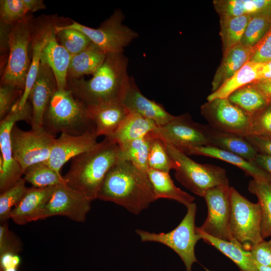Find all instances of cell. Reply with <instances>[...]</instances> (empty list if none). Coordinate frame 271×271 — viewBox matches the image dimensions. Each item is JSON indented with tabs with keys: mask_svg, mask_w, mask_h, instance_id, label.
<instances>
[{
	"mask_svg": "<svg viewBox=\"0 0 271 271\" xmlns=\"http://www.w3.org/2000/svg\"><path fill=\"white\" fill-rule=\"evenodd\" d=\"M24 0H1L0 17L3 23L12 26L27 16Z\"/></svg>",
	"mask_w": 271,
	"mask_h": 271,
	"instance_id": "60d3db41",
	"label": "cell"
},
{
	"mask_svg": "<svg viewBox=\"0 0 271 271\" xmlns=\"http://www.w3.org/2000/svg\"><path fill=\"white\" fill-rule=\"evenodd\" d=\"M248 190L258 198L262 217L261 235L264 239L271 236V183L264 178L253 179Z\"/></svg>",
	"mask_w": 271,
	"mask_h": 271,
	"instance_id": "d6a6232c",
	"label": "cell"
},
{
	"mask_svg": "<svg viewBox=\"0 0 271 271\" xmlns=\"http://www.w3.org/2000/svg\"><path fill=\"white\" fill-rule=\"evenodd\" d=\"M97 137L93 132L79 136L61 133L60 137L55 139L47 162L60 173L62 167L69 160L93 148L97 144Z\"/></svg>",
	"mask_w": 271,
	"mask_h": 271,
	"instance_id": "ac0fdd59",
	"label": "cell"
},
{
	"mask_svg": "<svg viewBox=\"0 0 271 271\" xmlns=\"http://www.w3.org/2000/svg\"><path fill=\"white\" fill-rule=\"evenodd\" d=\"M3 271H18V270L17 268H9V269H5Z\"/></svg>",
	"mask_w": 271,
	"mask_h": 271,
	"instance_id": "11a10c76",
	"label": "cell"
},
{
	"mask_svg": "<svg viewBox=\"0 0 271 271\" xmlns=\"http://www.w3.org/2000/svg\"><path fill=\"white\" fill-rule=\"evenodd\" d=\"M252 84L271 101V79L257 80Z\"/></svg>",
	"mask_w": 271,
	"mask_h": 271,
	"instance_id": "f907efd6",
	"label": "cell"
},
{
	"mask_svg": "<svg viewBox=\"0 0 271 271\" xmlns=\"http://www.w3.org/2000/svg\"><path fill=\"white\" fill-rule=\"evenodd\" d=\"M258 154L271 156V137L249 134L245 137Z\"/></svg>",
	"mask_w": 271,
	"mask_h": 271,
	"instance_id": "7dc6e473",
	"label": "cell"
},
{
	"mask_svg": "<svg viewBox=\"0 0 271 271\" xmlns=\"http://www.w3.org/2000/svg\"><path fill=\"white\" fill-rule=\"evenodd\" d=\"M187 208V212L184 218L170 232L156 233L137 229L136 232L143 242H158L172 249L181 258L186 271H192L193 264L197 262L195 247L202 237L197 232L195 224L196 204L193 203Z\"/></svg>",
	"mask_w": 271,
	"mask_h": 271,
	"instance_id": "52a82bcc",
	"label": "cell"
},
{
	"mask_svg": "<svg viewBox=\"0 0 271 271\" xmlns=\"http://www.w3.org/2000/svg\"><path fill=\"white\" fill-rule=\"evenodd\" d=\"M33 19L27 16L11 26L8 37L10 53L1 85H10L24 92L31 65L29 51Z\"/></svg>",
	"mask_w": 271,
	"mask_h": 271,
	"instance_id": "8992f818",
	"label": "cell"
},
{
	"mask_svg": "<svg viewBox=\"0 0 271 271\" xmlns=\"http://www.w3.org/2000/svg\"><path fill=\"white\" fill-rule=\"evenodd\" d=\"M187 155H199L219 159L243 170L245 173L253 179L264 178L271 183V176L260 169L253 162L236 154L211 146H202L190 148L183 151Z\"/></svg>",
	"mask_w": 271,
	"mask_h": 271,
	"instance_id": "d4e9b609",
	"label": "cell"
},
{
	"mask_svg": "<svg viewBox=\"0 0 271 271\" xmlns=\"http://www.w3.org/2000/svg\"><path fill=\"white\" fill-rule=\"evenodd\" d=\"M205 269H206V271H213V270H209V269H207V268H206Z\"/></svg>",
	"mask_w": 271,
	"mask_h": 271,
	"instance_id": "9f6ffc18",
	"label": "cell"
},
{
	"mask_svg": "<svg viewBox=\"0 0 271 271\" xmlns=\"http://www.w3.org/2000/svg\"><path fill=\"white\" fill-rule=\"evenodd\" d=\"M229 185H221L208 190L203 196L207 206V216L198 231L219 239L233 240L230 230L231 200Z\"/></svg>",
	"mask_w": 271,
	"mask_h": 271,
	"instance_id": "7c38bea8",
	"label": "cell"
},
{
	"mask_svg": "<svg viewBox=\"0 0 271 271\" xmlns=\"http://www.w3.org/2000/svg\"><path fill=\"white\" fill-rule=\"evenodd\" d=\"M72 56L58 42L56 30L46 43L41 61L47 64L53 72L58 88L67 87V75Z\"/></svg>",
	"mask_w": 271,
	"mask_h": 271,
	"instance_id": "7402d4cb",
	"label": "cell"
},
{
	"mask_svg": "<svg viewBox=\"0 0 271 271\" xmlns=\"http://www.w3.org/2000/svg\"><path fill=\"white\" fill-rule=\"evenodd\" d=\"M127 64L123 53L107 54L90 79H67L66 88L85 107L114 101L121 102L130 82Z\"/></svg>",
	"mask_w": 271,
	"mask_h": 271,
	"instance_id": "7a4b0ae2",
	"label": "cell"
},
{
	"mask_svg": "<svg viewBox=\"0 0 271 271\" xmlns=\"http://www.w3.org/2000/svg\"><path fill=\"white\" fill-rule=\"evenodd\" d=\"M155 131L165 142L181 151L209 145L206 125L195 122L190 114L174 116Z\"/></svg>",
	"mask_w": 271,
	"mask_h": 271,
	"instance_id": "5bb4252c",
	"label": "cell"
},
{
	"mask_svg": "<svg viewBox=\"0 0 271 271\" xmlns=\"http://www.w3.org/2000/svg\"><path fill=\"white\" fill-rule=\"evenodd\" d=\"M200 111L209 125L215 129L243 137L249 134L251 116L228 98L208 101L201 106Z\"/></svg>",
	"mask_w": 271,
	"mask_h": 271,
	"instance_id": "4fadbf2b",
	"label": "cell"
},
{
	"mask_svg": "<svg viewBox=\"0 0 271 271\" xmlns=\"http://www.w3.org/2000/svg\"><path fill=\"white\" fill-rule=\"evenodd\" d=\"M92 201L66 183L54 186L53 193L42 214L41 219L60 215L83 222L91 208Z\"/></svg>",
	"mask_w": 271,
	"mask_h": 271,
	"instance_id": "9a60e30c",
	"label": "cell"
},
{
	"mask_svg": "<svg viewBox=\"0 0 271 271\" xmlns=\"http://www.w3.org/2000/svg\"><path fill=\"white\" fill-rule=\"evenodd\" d=\"M23 91L10 85L0 87V119H3L11 111L14 104L21 99Z\"/></svg>",
	"mask_w": 271,
	"mask_h": 271,
	"instance_id": "7bdbcfd3",
	"label": "cell"
},
{
	"mask_svg": "<svg viewBox=\"0 0 271 271\" xmlns=\"http://www.w3.org/2000/svg\"><path fill=\"white\" fill-rule=\"evenodd\" d=\"M42 127L55 137L59 133L73 136L95 133L86 107L67 88H58L54 93L44 114Z\"/></svg>",
	"mask_w": 271,
	"mask_h": 271,
	"instance_id": "277c9868",
	"label": "cell"
},
{
	"mask_svg": "<svg viewBox=\"0 0 271 271\" xmlns=\"http://www.w3.org/2000/svg\"><path fill=\"white\" fill-rule=\"evenodd\" d=\"M227 98L250 116L257 113L270 103V101L252 83L238 89Z\"/></svg>",
	"mask_w": 271,
	"mask_h": 271,
	"instance_id": "1f68e13d",
	"label": "cell"
},
{
	"mask_svg": "<svg viewBox=\"0 0 271 271\" xmlns=\"http://www.w3.org/2000/svg\"><path fill=\"white\" fill-rule=\"evenodd\" d=\"M231 213L230 230L233 240L250 251L263 240L261 235V211L258 202L252 203L230 187Z\"/></svg>",
	"mask_w": 271,
	"mask_h": 271,
	"instance_id": "ba28073f",
	"label": "cell"
},
{
	"mask_svg": "<svg viewBox=\"0 0 271 271\" xmlns=\"http://www.w3.org/2000/svg\"><path fill=\"white\" fill-rule=\"evenodd\" d=\"M60 25L56 26V34L59 43L72 56L87 48L91 43L82 32L76 29L64 28Z\"/></svg>",
	"mask_w": 271,
	"mask_h": 271,
	"instance_id": "f35d334b",
	"label": "cell"
},
{
	"mask_svg": "<svg viewBox=\"0 0 271 271\" xmlns=\"http://www.w3.org/2000/svg\"><path fill=\"white\" fill-rule=\"evenodd\" d=\"M249 134L271 137V103L251 116Z\"/></svg>",
	"mask_w": 271,
	"mask_h": 271,
	"instance_id": "b9f144b4",
	"label": "cell"
},
{
	"mask_svg": "<svg viewBox=\"0 0 271 271\" xmlns=\"http://www.w3.org/2000/svg\"><path fill=\"white\" fill-rule=\"evenodd\" d=\"M20 240L11 231L7 222L0 225V255L6 252L18 253L21 250Z\"/></svg>",
	"mask_w": 271,
	"mask_h": 271,
	"instance_id": "ee69618b",
	"label": "cell"
},
{
	"mask_svg": "<svg viewBox=\"0 0 271 271\" xmlns=\"http://www.w3.org/2000/svg\"><path fill=\"white\" fill-rule=\"evenodd\" d=\"M151 132L119 146L120 160L129 161L139 169L147 172Z\"/></svg>",
	"mask_w": 271,
	"mask_h": 271,
	"instance_id": "d590c367",
	"label": "cell"
},
{
	"mask_svg": "<svg viewBox=\"0 0 271 271\" xmlns=\"http://www.w3.org/2000/svg\"><path fill=\"white\" fill-rule=\"evenodd\" d=\"M97 199L114 203L134 214L156 200L147 172L121 160L107 173Z\"/></svg>",
	"mask_w": 271,
	"mask_h": 271,
	"instance_id": "6da1fadb",
	"label": "cell"
},
{
	"mask_svg": "<svg viewBox=\"0 0 271 271\" xmlns=\"http://www.w3.org/2000/svg\"><path fill=\"white\" fill-rule=\"evenodd\" d=\"M121 102L129 112L153 121L158 126L165 125L174 117L163 105L145 97L131 77Z\"/></svg>",
	"mask_w": 271,
	"mask_h": 271,
	"instance_id": "d6986e66",
	"label": "cell"
},
{
	"mask_svg": "<svg viewBox=\"0 0 271 271\" xmlns=\"http://www.w3.org/2000/svg\"><path fill=\"white\" fill-rule=\"evenodd\" d=\"M147 174L152 184L156 200L167 198L188 207L194 203V198L177 187L169 173L149 169Z\"/></svg>",
	"mask_w": 271,
	"mask_h": 271,
	"instance_id": "f1b7e54d",
	"label": "cell"
},
{
	"mask_svg": "<svg viewBox=\"0 0 271 271\" xmlns=\"http://www.w3.org/2000/svg\"><path fill=\"white\" fill-rule=\"evenodd\" d=\"M32 117V107L27 101L22 108L16 104L11 111L0 122V192H3L14 186L23 175V171L13 155L11 131L16 123L20 120L30 123Z\"/></svg>",
	"mask_w": 271,
	"mask_h": 271,
	"instance_id": "30bf717a",
	"label": "cell"
},
{
	"mask_svg": "<svg viewBox=\"0 0 271 271\" xmlns=\"http://www.w3.org/2000/svg\"><path fill=\"white\" fill-rule=\"evenodd\" d=\"M120 154L119 146L104 137L93 148L71 159L70 169L63 176L66 184L93 201L107 173L120 160Z\"/></svg>",
	"mask_w": 271,
	"mask_h": 271,
	"instance_id": "3957f363",
	"label": "cell"
},
{
	"mask_svg": "<svg viewBox=\"0 0 271 271\" xmlns=\"http://www.w3.org/2000/svg\"><path fill=\"white\" fill-rule=\"evenodd\" d=\"M249 251L257 264L271 267V240L263 239Z\"/></svg>",
	"mask_w": 271,
	"mask_h": 271,
	"instance_id": "bcb514c9",
	"label": "cell"
},
{
	"mask_svg": "<svg viewBox=\"0 0 271 271\" xmlns=\"http://www.w3.org/2000/svg\"><path fill=\"white\" fill-rule=\"evenodd\" d=\"M271 28V12L251 16L240 43L254 47L263 38Z\"/></svg>",
	"mask_w": 271,
	"mask_h": 271,
	"instance_id": "74e56055",
	"label": "cell"
},
{
	"mask_svg": "<svg viewBox=\"0 0 271 271\" xmlns=\"http://www.w3.org/2000/svg\"><path fill=\"white\" fill-rule=\"evenodd\" d=\"M22 262L18 253L6 252L0 255V271L9 268L18 269Z\"/></svg>",
	"mask_w": 271,
	"mask_h": 271,
	"instance_id": "c3c4849f",
	"label": "cell"
},
{
	"mask_svg": "<svg viewBox=\"0 0 271 271\" xmlns=\"http://www.w3.org/2000/svg\"><path fill=\"white\" fill-rule=\"evenodd\" d=\"M88 114L95 127L97 137L112 135L126 117L129 111L117 101L86 107Z\"/></svg>",
	"mask_w": 271,
	"mask_h": 271,
	"instance_id": "44dd1931",
	"label": "cell"
},
{
	"mask_svg": "<svg viewBox=\"0 0 271 271\" xmlns=\"http://www.w3.org/2000/svg\"><path fill=\"white\" fill-rule=\"evenodd\" d=\"M148 167L167 173L176 168L167 151L164 141L155 131L151 133Z\"/></svg>",
	"mask_w": 271,
	"mask_h": 271,
	"instance_id": "8d00e7d4",
	"label": "cell"
},
{
	"mask_svg": "<svg viewBox=\"0 0 271 271\" xmlns=\"http://www.w3.org/2000/svg\"><path fill=\"white\" fill-rule=\"evenodd\" d=\"M158 127L153 121L137 113L129 112L116 131L107 137L121 146L146 136Z\"/></svg>",
	"mask_w": 271,
	"mask_h": 271,
	"instance_id": "484cf974",
	"label": "cell"
},
{
	"mask_svg": "<svg viewBox=\"0 0 271 271\" xmlns=\"http://www.w3.org/2000/svg\"><path fill=\"white\" fill-rule=\"evenodd\" d=\"M271 79V61L261 63L260 70V79Z\"/></svg>",
	"mask_w": 271,
	"mask_h": 271,
	"instance_id": "f5cc1de1",
	"label": "cell"
},
{
	"mask_svg": "<svg viewBox=\"0 0 271 271\" xmlns=\"http://www.w3.org/2000/svg\"><path fill=\"white\" fill-rule=\"evenodd\" d=\"M55 139L43 128L25 131L15 125L11 131L13 155L23 173L28 167L48 160Z\"/></svg>",
	"mask_w": 271,
	"mask_h": 271,
	"instance_id": "8fae6325",
	"label": "cell"
},
{
	"mask_svg": "<svg viewBox=\"0 0 271 271\" xmlns=\"http://www.w3.org/2000/svg\"><path fill=\"white\" fill-rule=\"evenodd\" d=\"M25 183V179L21 178L14 186L1 193V223L7 222L10 219L11 211L27 193L28 188Z\"/></svg>",
	"mask_w": 271,
	"mask_h": 271,
	"instance_id": "ab89813d",
	"label": "cell"
},
{
	"mask_svg": "<svg viewBox=\"0 0 271 271\" xmlns=\"http://www.w3.org/2000/svg\"><path fill=\"white\" fill-rule=\"evenodd\" d=\"M59 22H61L60 18L54 16H42L33 19L31 65L23 95L16 104L19 109L24 107L28 100L30 90L39 71L44 48L52 34L55 31L56 26L62 25Z\"/></svg>",
	"mask_w": 271,
	"mask_h": 271,
	"instance_id": "2e32d148",
	"label": "cell"
},
{
	"mask_svg": "<svg viewBox=\"0 0 271 271\" xmlns=\"http://www.w3.org/2000/svg\"><path fill=\"white\" fill-rule=\"evenodd\" d=\"M197 232L204 241L214 246L231 259L238 266L239 271H258L257 264L250 252L244 249L234 240H223L201 232Z\"/></svg>",
	"mask_w": 271,
	"mask_h": 271,
	"instance_id": "83f0119b",
	"label": "cell"
},
{
	"mask_svg": "<svg viewBox=\"0 0 271 271\" xmlns=\"http://www.w3.org/2000/svg\"><path fill=\"white\" fill-rule=\"evenodd\" d=\"M106 55L91 42L84 50L72 56L67 79H77L85 75H92L103 63Z\"/></svg>",
	"mask_w": 271,
	"mask_h": 271,
	"instance_id": "4316f807",
	"label": "cell"
},
{
	"mask_svg": "<svg viewBox=\"0 0 271 271\" xmlns=\"http://www.w3.org/2000/svg\"><path fill=\"white\" fill-rule=\"evenodd\" d=\"M213 4L220 17L271 12V0H215Z\"/></svg>",
	"mask_w": 271,
	"mask_h": 271,
	"instance_id": "4dcf8cb0",
	"label": "cell"
},
{
	"mask_svg": "<svg viewBox=\"0 0 271 271\" xmlns=\"http://www.w3.org/2000/svg\"><path fill=\"white\" fill-rule=\"evenodd\" d=\"M123 19L122 11L116 10L96 29L74 21L63 26L81 31L106 54L119 53L138 36L136 32L123 24Z\"/></svg>",
	"mask_w": 271,
	"mask_h": 271,
	"instance_id": "9c48e42d",
	"label": "cell"
},
{
	"mask_svg": "<svg viewBox=\"0 0 271 271\" xmlns=\"http://www.w3.org/2000/svg\"><path fill=\"white\" fill-rule=\"evenodd\" d=\"M251 16L220 17V36L223 53L240 43Z\"/></svg>",
	"mask_w": 271,
	"mask_h": 271,
	"instance_id": "836d02e7",
	"label": "cell"
},
{
	"mask_svg": "<svg viewBox=\"0 0 271 271\" xmlns=\"http://www.w3.org/2000/svg\"><path fill=\"white\" fill-rule=\"evenodd\" d=\"M54 186L28 188L26 194L11 211L10 219L18 225L41 220Z\"/></svg>",
	"mask_w": 271,
	"mask_h": 271,
	"instance_id": "ffe728a7",
	"label": "cell"
},
{
	"mask_svg": "<svg viewBox=\"0 0 271 271\" xmlns=\"http://www.w3.org/2000/svg\"><path fill=\"white\" fill-rule=\"evenodd\" d=\"M209 145L238 155L252 162L258 153L245 137L235 133L223 132L206 125Z\"/></svg>",
	"mask_w": 271,
	"mask_h": 271,
	"instance_id": "603a6c76",
	"label": "cell"
},
{
	"mask_svg": "<svg viewBox=\"0 0 271 271\" xmlns=\"http://www.w3.org/2000/svg\"><path fill=\"white\" fill-rule=\"evenodd\" d=\"M24 1L29 12H35L46 8V5L42 0H24Z\"/></svg>",
	"mask_w": 271,
	"mask_h": 271,
	"instance_id": "816d5d0a",
	"label": "cell"
},
{
	"mask_svg": "<svg viewBox=\"0 0 271 271\" xmlns=\"http://www.w3.org/2000/svg\"><path fill=\"white\" fill-rule=\"evenodd\" d=\"M270 103H271V101L270 102Z\"/></svg>",
	"mask_w": 271,
	"mask_h": 271,
	"instance_id": "6f0895ef",
	"label": "cell"
},
{
	"mask_svg": "<svg viewBox=\"0 0 271 271\" xmlns=\"http://www.w3.org/2000/svg\"><path fill=\"white\" fill-rule=\"evenodd\" d=\"M252 162L271 176V156L258 154Z\"/></svg>",
	"mask_w": 271,
	"mask_h": 271,
	"instance_id": "681fc988",
	"label": "cell"
},
{
	"mask_svg": "<svg viewBox=\"0 0 271 271\" xmlns=\"http://www.w3.org/2000/svg\"><path fill=\"white\" fill-rule=\"evenodd\" d=\"M58 89L55 76L50 67L41 61L39 71L30 90L29 98L32 107V129L42 127L45 111Z\"/></svg>",
	"mask_w": 271,
	"mask_h": 271,
	"instance_id": "e0dca14e",
	"label": "cell"
},
{
	"mask_svg": "<svg viewBox=\"0 0 271 271\" xmlns=\"http://www.w3.org/2000/svg\"><path fill=\"white\" fill-rule=\"evenodd\" d=\"M261 63L248 61L215 91L209 95L208 101L227 98L238 89L260 79Z\"/></svg>",
	"mask_w": 271,
	"mask_h": 271,
	"instance_id": "f546056e",
	"label": "cell"
},
{
	"mask_svg": "<svg viewBox=\"0 0 271 271\" xmlns=\"http://www.w3.org/2000/svg\"><path fill=\"white\" fill-rule=\"evenodd\" d=\"M271 61V28L259 42L253 47L249 61L263 63Z\"/></svg>",
	"mask_w": 271,
	"mask_h": 271,
	"instance_id": "f6af8a7d",
	"label": "cell"
},
{
	"mask_svg": "<svg viewBox=\"0 0 271 271\" xmlns=\"http://www.w3.org/2000/svg\"><path fill=\"white\" fill-rule=\"evenodd\" d=\"M23 175L26 182L34 187L42 188L66 183L64 177L51 167L47 161L28 167Z\"/></svg>",
	"mask_w": 271,
	"mask_h": 271,
	"instance_id": "e575fe53",
	"label": "cell"
},
{
	"mask_svg": "<svg viewBox=\"0 0 271 271\" xmlns=\"http://www.w3.org/2000/svg\"><path fill=\"white\" fill-rule=\"evenodd\" d=\"M253 52V47L240 43L223 53L221 62L212 81V92L249 61Z\"/></svg>",
	"mask_w": 271,
	"mask_h": 271,
	"instance_id": "cb8c5ba5",
	"label": "cell"
},
{
	"mask_svg": "<svg viewBox=\"0 0 271 271\" xmlns=\"http://www.w3.org/2000/svg\"><path fill=\"white\" fill-rule=\"evenodd\" d=\"M167 151L176 165L175 177L186 188L203 197L209 189L229 185L225 170L219 166L199 164L175 147L165 142Z\"/></svg>",
	"mask_w": 271,
	"mask_h": 271,
	"instance_id": "5b68a950",
	"label": "cell"
},
{
	"mask_svg": "<svg viewBox=\"0 0 271 271\" xmlns=\"http://www.w3.org/2000/svg\"><path fill=\"white\" fill-rule=\"evenodd\" d=\"M257 264V263H256ZM258 271H271V267L257 264Z\"/></svg>",
	"mask_w": 271,
	"mask_h": 271,
	"instance_id": "db71d44e",
	"label": "cell"
}]
</instances>
